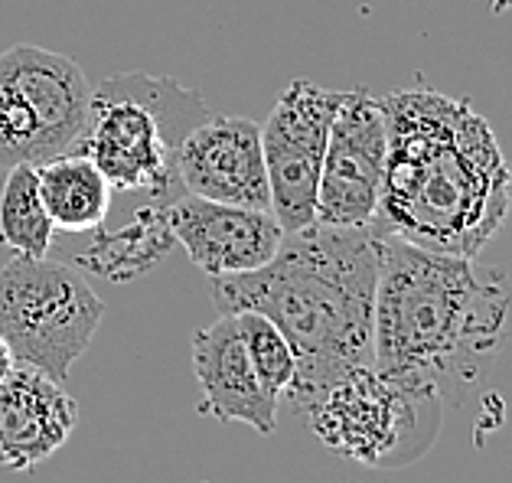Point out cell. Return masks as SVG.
Instances as JSON below:
<instances>
[{
	"instance_id": "cell-6",
	"label": "cell",
	"mask_w": 512,
	"mask_h": 483,
	"mask_svg": "<svg viewBox=\"0 0 512 483\" xmlns=\"http://www.w3.org/2000/svg\"><path fill=\"white\" fill-rule=\"evenodd\" d=\"M105 301L79 268L14 255L0 268V340L17 363L66 382L72 363L102 327Z\"/></svg>"
},
{
	"instance_id": "cell-17",
	"label": "cell",
	"mask_w": 512,
	"mask_h": 483,
	"mask_svg": "<svg viewBox=\"0 0 512 483\" xmlns=\"http://www.w3.org/2000/svg\"><path fill=\"white\" fill-rule=\"evenodd\" d=\"M235 320H239L245 350H248V359H252L258 382L265 386L268 395H274V399L281 402L297 376V356L291 350V343H287L284 333L258 311H239Z\"/></svg>"
},
{
	"instance_id": "cell-10",
	"label": "cell",
	"mask_w": 512,
	"mask_h": 483,
	"mask_svg": "<svg viewBox=\"0 0 512 483\" xmlns=\"http://www.w3.org/2000/svg\"><path fill=\"white\" fill-rule=\"evenodd\" d=\"M177 173L183 190L203 200L271 209L261 125L248 118L209 115L199 121L177 151Z\"/></svg>"
},
{
	"instance_id": "cell-1",
	"label": "cell",
	"mask_w": 512,
	"mask_h": 483,
	"mask_svg": "<svg viewBox=\"0 0 512 483\" xmlns=\"http://www.w3.org/2000/svg\"><path fill=\"white\" fill-rule=\"evenodd\" d=\"M379 102L389 151L372 229L428 252L477 258L512 206V173L490 121L434 89Z\"/></svg>"
},
{
	"instance_id": "cell-7",
	"label": "cell",
	"mask_w": 512,
	"mask_h": 483,
	"mask_svg": "<svg viewBox=\"0 0 512 483\" xmlns=\"http://www.w3.org/2000/svg\"><path fill=\"white\" fill-rule=\"evenodd\" d=\"M92 85L79 63L17 43L0 53V167H40L76 151L89 121Z\"/></svg>"
},
{
	"instance_id": "cell-2",
	"label": "cell",
	"mask_w": 512,
	"mask_h": 483,
	"mask_svg": "<svg viewBox=\"0 0 512 483\" xmlns=\"http://www.w3.org/2000/svg\"><path fill=\"white\" fill-rule=\"evenodd\" d=\"M509 337L512 284L503 268L379 235L372 314L379 373L428 382L447 408H457L483 386Z\"/></svg>"
},
{
	"instance_id": "cell-18",
	"label": "cell",
	"mask_w": 512,
	"mask_h": 483,
	"mask_svg": "<svg viewBox=\"0 0 512 483\" xmlns=\"http://www.w3.org/2000/svg\"><path fill=\"white\" fill-rule=\"evenodd\" d=\"M17 366V356H14V350H10V346L0 340V379H7L10 376V369Z\"/></svg>"
},
{
	"instance_id": "cell-4",
	"label": "cell",
	"mask_w": 512,
	"mask_h": 483,
	"mask_svg": "<svg viewBox=\"0 0 512 483\" xmlns=\"http://www.w3.org/2000/svg\"><path fill=\"white\" fill-rule=\"evenodd\" d=\"M212 108L177 79L115 72L92 89L89 121L76 144L118 193H147L154 206L183 196L177 151Z\"/></svg>"
},
{
	"instance_id": "cell-3",
	"label": "cell",
	"mask_w": 512,
	"mask_h": 483,
	"mask_svg": "<svg viewBox=\"0 0 512 483\" xmlns=\"http://www.w3.org/2000/svg\"><path fill=\"white\" fill-rule=\"evenodd\" d=\"M379 281V235L372 226H307L287 232L268 265L209 278L219 314L258 311L297 356L284 399L304 408L356 366L372 363V314Z\"/></svg>"
},
{
	"instance_id": "cell-9",
	"label": "cell",
	"mask_w": 512,
	"mask_h": 483,
	"mask_svg": "<svg viewBox=\"0 0 512 483\" xmlns=\"http://www.w3.org/2000/svg\"><path fill=\"white\" fill-rule=\"evenodd\" d=\"M385 151L389 138H385L382 102L366 89L346 92L330 125L314 222L336 229L372 226L382 200Z\"/></svg>"
},
{
	"instance_id": "cell-16",
	"label": "cell",
	"mask_w": 512,
	"mask_h": 483,
	"mask_svg": "<svg viewBox=\"0 0 512 483\" xmlns=\"http://www.w3.org/2000/svg\"><path fill=\"white\" fill-rule=\"evenodd\" d=\"M53 232L56 226L43 206L36 167H10L0 187V245L23 258H46Z\"/></svg>"
},
{
	"instance_id": "cell-15",
	"label": "cell",
	"mask_w": 512,
	"mask_h": 483,
	"mask_svg": "<svg viewBox=\"0 0 512 483\" xmlns=\"http://www.w3.org/2000/svg\"><path fill=\"white\" fill-rule=\"evenodd\" d=\"M177 242L167 222V206H144L137 209V216L118 232L98 229L95 242L85 249L76 265L98 271L111 281L134 278L141 271L154 268L160 258L170 252V245Z\"/></svg>"
},
{
	"instance_id": "cell-5",
	"label": "cell",
	"mask_w": 512,
	"mask_h": 483,
	"mask_svg": "<svg viewBox=\"0 0 512 483\" xmlns=\"http://www.w3.org/2000/svg\"><path fill=\"white\" fill-rule=\"evenodd\" d=\"M301 412L323 448L369 470H402L441 438L447 405L428 382L356 366L330 382Z\"/></svg>"
},
{
	"instance_id": "cell-11",
	"label": "cell",
	"mask_w": 512,
	"mask_h": 483,
	"mask_svg": "<svg viewBox=\"0 0 512 483\" xmlns=\"http://www.w3.org/2000/svg\"><path fill=\"white\" fill-rule=\"evenodd\" d=\"M170 232L190 262L209 278L245 275L268 265L281 249L284 229L271 209H248L183 193L167 206Z\"/></svg>"
},
{
	"instance_id": "cell-12",
	"label": "cell",
	"mask_w": 512,
	"mask_h": 483,
	"mask_svg": "<svg viewBox=\"0 0 512 483\" xmlns=\"http://www.w3.org/2000/svg\"><path fill=\"white\" fill-rule=\"evenodd\" d=\"M79 425V402L36 366L0 379V467L27 474L49 461Z\"/></svg>"
},
{
	"instance_id": "cell-13",
	"label": "cell",
	"mask_w": 512,
	"mask_h": 483,
	"mask_svg": "<svg viewBox=\"0 0 512 483\" xmlns=\"http://www.w3.org/2000/svg\"><path fill=\"white\" fill-rule=\"evenodd\" d=\"M193 373L199 382V412L216 421H242L258 435L278 428V399L258 382L235 314H219L216 324L193 337Z\"/></svg>"
},
{
	"instance_id": "cell-8",
	"label": "cell",
	"mask_w": 512,
	"mask_h": 483,
	"mask_svg": "<svg viewBox=\"0 0 512 483\" xmlns=\"http://www.w3.org/2000/svg\"><path fill=\"white\" fill-rule=\"evenodd\" d=\"M346 92L323 89L317 82L294 79L274 102L261 125V154H265L271 216L287 232L314 226L320 167L327 138Z\"/></svg>"
},
{
	"instance_id": "cell-14",
	"label": "cell",
	"mask_w": 512,
	"mask_h": 483,
	"mask_svg": "<svg viewBox=\"0 0 512 483\" xmlns=\"http://www.w3.org/2000/svg\"><path fill=\"white\" fill-rule=\"evenodd\" d=\"M40 196L62 232H98L111 213V183L85 154L69 151L36 167Z\"/></svg>"
}]
</instances>
